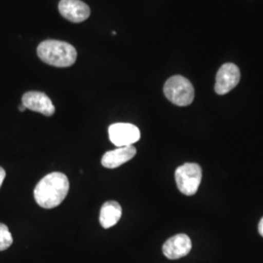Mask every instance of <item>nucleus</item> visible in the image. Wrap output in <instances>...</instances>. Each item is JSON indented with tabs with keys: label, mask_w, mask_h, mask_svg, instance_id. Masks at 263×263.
<instances>
[{
	"label": "nucleus",
	"mask_w": 263,
	"mask_h": 263,
	"mask_svg": "<svg viewBox=\"0 0 263 263\" xmlns=\"http://www.w3.org/2000/svg\"><path fill=\"white\" fill-rule=\"evenodd\" d=\"M61 15L71 23H82L91 15L90 7L81 0H61L59 3Z\"/></svg>",
	"instance_id": "nucleus-7"
},
{
	"label": "nucleus",
	"mask_w": 263,
	"mask_h": 263,
	"mask_svg": "<svg viewBox=\"0 0 263 263\" xmlns=\"http://www.w3.org/2000/svg\"><path fill=\"white\" fill-rule=\"evenodd\" d=\"M240 78L241 73L238 66L231 63L224 64L216 73L215 85L216 94L226 95L229 93L240 82Z\"/></svg>",
	"instance_id": "nucleus-6"
},
{
	"label": "nucleus",
	"mask_w": 263,
	"mask_h": 263,
	"mask_svg": "<svg viewBox=\"0 0 263 263\" xmlns=\"http://www.w3.org/2000/svg\"><path fill=\"white\" fill-rule=\"evenodd\" d=\"M5 177H6L5 170L3 169L2 167H0V187H1V185H2V183L4 181V179H5Z\"/></svg>",
	"instance_id": "nucleus-13"
},
{
	"label": "nucleus",
	"mask_w": 263,
	"mask_h": 263,
	"mask_svg": "<svg viewBox=\"0 0 263 263\" xmlns=\"http://www.w3.org/2000/svg\"><path fill=\"white\" fill-rule=\"evenodd\" d=\"M109 140L117 147L133 145L141 139L139 128L130 123H116L108 128Z\"/></svg>",
	"instance_id": "nucleus-5"
},
{
	"label": "nucleus",
	"mask_w": 263,
	"mask_h": 263,
	"mask_svg": "<svg viewBox=\"0 0 263 263\" xmlns=\"http://www.w3.org/2000/svg\"><path fill=\"white\" fill-rule=\"evenodd\" d=\"M69 189L68 179L63 173H51L34 188V199L40 207L53 209L62 204Z\"/></svg>",
	"instance_id": "nucleus-1"
},
{
	"label": "nucleus",
	"mask_w": 263,
	"mask_h": 263,
	"mask_svg": "<svg viewBox=\"0 0 263 263\" xmlns=\"http://www.w3.org/2000/svg\"><path fill=\"white\" fill-rule=\"evenodd\" d=\"M164 94L171 103L179 106H187L194 100V88L187 78L172 76L164 85Z\"/></svg>",
	"instance_id": "nucleus-3"
},
{
	"label": "nucleus",
	"mask_w": 263,
	"mask_h": 263,
	"mask_svg": "<svg viewBox=\"0 0 263 263\" xmlns=\"http://www.w3.org/2000/svg\"><path fill=\"white\" fill-rule=\"evenodd\" d=\"M22 104L27 109L41 113L45 116H52L55 113V106L47 95L37 91H30L24 94Z\"/></svg>",
	"instance_id": "nucleus-8"
},
{
	"label": "nucleus",
	"mask_w": 263,
	"mask_h": 263,
	"mask_svg": "<svg viewBox=\"0 0 263 263\" xmlns=\"http://www.w3.org/2000/svg\"><path fill=\"white\" fill-rule=\"evenodd\" d=\"M13 244V237L8 227L0 223V252L7 250Z\"/></svg>",
	"instance_id": "nucleus-12"
},
{
	"label": "nucleus",
	"mask_w": 263,
	"mask_h": 263,
	"mask_svg": "<svg viewBox=\"0 0 263 263\" xmlns=\"http://www.w3.org/2000/svg\"><path fill=\"white\" fill-rule=\"evenodd\" d=\"M192 249L191 240L185 234H178L168 239L163 246V254L169 259H179L187 255Z\"/></svg>",
	"instance_id": "nucleus-9"
},
{
	"label": "nucleus",
	"mask_w": 263,
	"mask_h": 263,
	"mask_svg": "<svg viewBox=\"0 0 263 263\" xmlns=\"http://www.w3.org/2000/svg\"><path fill=\"white\" fill-rule=\"evenodd\" d=\"M175 178L179 191L186 196H192L200 186L202 169L195 163H185L176 170Z\"/></svg>",
	"instance_id": "nucleus-4"
},
{
	"label": "nucleus",
	"mask_w": 263,
	"mask_h": 263,
	"mask_svg": "<svg viewBox=\"0 0 263 263\" xmlns=\"http://www.w3.org/2000/svg\"><path fill=\"white\" fill-rule=\"evenodd\" d=\"M136 154L137 149L134 145L118 147L114 151L105 152L102 158V165L107 169H115L133 159Z\"/></svg>",
	"instance_id": "nucleus-10"
},
{
	"label": "nucleus",
	"mask_w": 263,
	"mask_h": 263,
	"mask_svg": "<svg viewBox=\"0 0 263 263\" xmlns=\"http://www.w3.org/2000/svg\"><path fill=\"white\" fill-rule=\"evenodd\" d=\"M37 56L50 66L68 67L74 65L77 52L74 46L67 42L49 39L38 45Z\"/></svg>",
	"instance_id": "nucleus-2"
},
{
	"label": "nucleus",
	"mask_w": 263,
	"mask_h": 263,
	"mask_svg": "<svg viewBox=\"0 0 263 263\" xmlns=\"http://www.w3.org/2000/svg\"><path fill=\"white\" fill-rule=\"evenodd\" d=\"M258 232H259V234L263 237V217L260 219L259 224H258Z\"/></svg>",
	"instance_id": "nucleus-14"
},
{
	"label": "nucleus",
	"mask_w": 263,
	"mask_h": 263,
	"mask_svg": "<svg viewBox=\"0 0 263 263\" xmlns=\"http://www.w3.org/2000/svg\"><path fill=\"white\" fill-rule=\"evenodd\" d=\"M122 216V208L116 201L105 202L101 209L100 223L105 229L115 226Z\"/></svg>",
	"instance_id": "nucleus-11"
},
{
	"label": "nucleus",
	"mask_w": 263,
	"mask_h": 263,
	"mask_svg": "<svg viewBox=\"0 0 263 263\" xmlns=\"http://www.w3.org/2000/svg\"><path fill=\"white\" fill-rule=\"evenodd\" d=\"M26 109H27V108H26V106H25L23 104H22L21 106H19V110L20 111H22V112H23V111H25Z\"/></svg>",
	"instance_id": "nucleus-15"
}]
</instances>
